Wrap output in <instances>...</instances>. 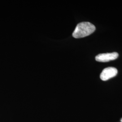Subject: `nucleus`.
Segmentation results:
<instances>
[{
  "label": "nucleus",
  "instance_id": "obj_1",
  "mask_svg": "<svg viewBox=\"0 0 122 122\" xmlns=\"http://www.w3.org/2000/svg\"><path fill=\"white\" fill-rule=\"evenodd\" d=\"M96 30V27L92 24L88 22L79 23L72 34L76 39L85 37L91 35Z\"/></svg>",
  "mask_w": 122,
  "mask_h": 122
},
{
  "label": "nucleus",
  "instance_id": "obj_3",
  "mask_svg": "<svg viewBox=\"0 0 122 122\" xmlns=\"http://www.w3.org/2000/svg\"><path fill=\"white\" fill-rule=\"evenodd\" d=\"M118 57V54L117 52L101 53L96 57V61L100 62H107L117 59Z\"/></svg>",
  "mask_w": 122,
  "mask_h": 122
},
{
  "label": "nucleus",
  "instance_id": "obj_4",
  "mask_svg": "<svg viewBox=\"0 0 122 122\" xmlns=\"http://www.w3.org/2000/svg\"><path fill=\"white\" fill-rule=\"evenodd\" d=\"M121 122H122V118H121Z\"/></svg>",
  "mask_w": 122,
  "mask_h": 122
},
{
  "label": "nucleus",
  "instance_id": "obj_2",
  "mask_svg": "<svg viewBox=\"0 0 122 122\" xmlns=\"http://www.w3.org/2000/svg\"><path fill=\"white\" fill-rule=\"evenodd\" d=\"M118 73V70L113 67H108L102 71L100 78L102 81H106L116 76Z\"/></svg>",
  "mask_w": 122,
  "mask_h": 122
}]
</instances>
